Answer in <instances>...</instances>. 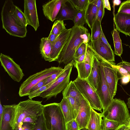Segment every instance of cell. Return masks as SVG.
Segmentation results:
<instances>
[{"label":"cell","mask_w":130,"mask_h":130,"mask_svg":"<svg viewBox=\"0 0 130 130\" xmlns=\"http://www.w3.org/2000/svg\"><path fill=\"white\" fill-rule=\"evenodd\" d=\"M96 5L97 8V12L100 9L102 3V0H95Z\"/></svg>","instance_id":"54"},{"label":"cell","mask_w":130,"mask_h":130,"mask_svg":"<svg viewBox=\"0 0 130 130\" xmlns=\"http://www.w3.org/2000/svg\"><path fill=\"white\" fill-rule=\"evenodd\" d=\"M98 60L99 62L100 78L98 89L96 92L101 103L103 110L102 113H103L107 110L112 103L113 99H112L110 96L105 79L102 66L99 59Z\"/></svg>","instance_id":"10"},{"label":"cell","mask_w":130,"mask_h":130,"mask_svg":"<svg viewBox=\"0 0 130 130\" xmlns=\"http://www.w3.org/2000/svg\"><path fill=\"white\" fill-rule=\"evenodd\" d=\"M85 13L86 10L79 11L73 21L74 26H83L86 23Z\"/></svg>","instance_id":"32"},{"label":"cell","mask_w":130,"mask_h":130,"mask_svg":"<svg viewBox=\"0 0 130 130\" xmlns=\"http://www.w3.org/2000/svg\"><path fill=\"white\" fill-rule=\"evenodd\" d=\"M115 48L114 54L120 56L122 54L123 49L121 40L119 36V32L116 28H114L111 33Z\"/></svg>","instance_id":"27"},{"label":"cell","mask_w":130,"mask_h":130,"mask_svg":"<svg viewBox=\"0 0 130 130\" xmlns=\"http://www.w3.org/2000/svg\"><path fill=\"white\" fill-rule=\"evenodd\" d=\"M91 108L84 98L80 100L79 111L75 119L79 125V130L87 128L90 116Z\"/></svg>","instance_id":"16"},{"label":"cell","mask_w":130,"mask_h":130,"mask_svg":"<svg viewBox=\"0 0 130 130\" xmlns=\"http://www.w3.org/2000/svg\"><path fill=\"white\" fill-rule=\"evenodd\" d=\"M118 12L130 14V0L123 2L119 8Z\"/></svg>","instance_id":"35"},{"label":"cell","mask_w":130,"mask_h":130,"mask_svg":"<svg viewBox=\"0 0 130 130\" xmlns=\"http://www.w3.org/2000/svg\"><path fill=\"white\" fill-rule=\"evenodd\" d=\"M15 6L11 0H6L5 2L1 12L2 28L10 35L24 38L26 36L27 29L17 22L15 13Z\"/></svg>","instance_id":"2"},{"label":"cell","mask_w":130,"mask_h":130,"mask_svg":"<svg viewBox=\"0 0 130 130\" xmlns=\"http://www.w3.org/2000/svg\"><path fill=\"white\" fill-rule=\"evenodd\" d=\"M35 127V124L28 122H24L22 125V130H34Z\"/></svg>","instance_id":"42"},{"label":"cell","mask_w":130,"mask_h":130,"mask_svg":"<svg viewBox=\"0 0 130 130\" xmlns=\"http://www.w3.org/2000/svg\"><path fill=\"white\" fill-rule=\"evenodd\" d=\"M62 111L66 123L76 117L70 104L66 98H63L59 103Z\"/></svg>","instance_id":"25"},{"label":"cell","mask_w":130,"mask_h":130,"mask_svg":"<svg viewBox=\"0 0 130 130\" xmlns=\"http://www.w3.org/2000/svg\"><path fill=\"white\" fill-rule=\"evenodd\" d=\"M71 28L68 39L56 60L59 63L66 65L74 62L75 53L78 47L83 43L88 44L91 41V35L84 26L74 25Z\"/></svg>","instance_id":"1"},{"label":"cell","mask_w":130,"mask_h":130,"mask_svg":"<svg viewBox=\"0 0 130 130\" xmlns=\"http://www.w3.org/2000/svg\"><path fill=\"white\" fill-rule=\"evenodd\" d=\"M66 130H79L78 124L75 119L66 123Z\"/></svg>","instance_id":"38"},{"label":"cell","mask_w":130,"mask_h":130,"mask_svg":"<svg viewBox=\"0 0 130 130\" xmlns=\"http://www.w3.org/2000/svg\"><path fill=\"white\" fill-rule=\"evenodd\" d=\"M1 65L5 71L14 81L19 82L24 75L22 70L13 59L9 56L1 53Z\"/></svg>","instance_id":"11"},{"label":"cell","mask_w":130,"mask_h":130,"mask_svg":"<svg viewBox=\"0 0 130 130\" xmlns=\"http://www.w3.org/2000/svg\"><path fill=\"white\" fill-rule=\"evenodd\" d=\"M35 125V127L34 130H48L43 113L38 117Z\"/></svg>","instance_id":"34"},{"label":"cell","mask_w":130,"mask_h":130,"mask_svg":"<svg viewBox=\"0 0 130 130\" xmlns=\"http://www.w3.org/2000/svg\"><path fill=\"white\" fill-rule=\"evenodd\" d=\"M58 35L50 33L47 38L52 44L55 40Z\"/></svg>","instance_id":"49"},{"label":"cell","mask_w":130,"mask_h":130,"mask_svg":"<svg viewBox=\"0 0 130 130\" xmlns=\"http://www.w3.org/2000/svg\"><path fill=\"white\" fill-rule=\"evenodd\" d=\"M62 71L54 74L45 79V85L52 84L56 80Z\"/></svg>","instance_id":"40"},{"label":"cell","mask_w":130,"mask_h":130,"mask_svg":"<svg viewBox=\"0 0 130 130\" xmlns=\"http://www.w3.org/2000/svg\"><path fill=\"white\" fill-rule=\"evenodd\" d=\"M126 130H129L128 128Z\"/></svg>","instance_id":"59"},{"label":"cell","mask_w":130,"mask_h":130,"mask_svg":"<svg viewBox=\"0 0 130 130\" xmlns=\"http://www.w3.org/2000/svg\"><path fill=\"white\" fill-rule=\"evenodd\" d=\"M119 125L116 122L103 117L102 122V130H115Z\"/></svg>","instance_id":"31"},{"label":"cell","mask_w":130,"mask_h":130,"mask_svg":"<svg viewBox=\"0 0 130 130\" xmlns=\"http://www.w3.org/2000/svg\"><path fill=\"white\" fill-rule=\"evenodd\" d=\"M63 70L59 67H52L30 76L21 84L19 92V95L21 97L28 95L31 89L37 83Z\"/></svg>","instance_id":"6"},{"label":"cell","mask_w":130,"mask_h":130,"mask_svg":"<svg viewBox=\"0 0 130 130\" xmlns=\"http://www.w3.org/2000/svg\"><path fill=\"white\" fill-rule=\"evenodd\" d=\"M72 5L79 11L86 10L90 0H68Z\"/></svg>","instance_id":"33"},{"label":"cell","mask_w":130,"mask_h":130,"mask_svg":"<svg viewBox=\"0 0 130 130\" xmlns=\"http://www.w3.org/2000/svg\"><path fill=\"white\" fill-rule=\"evenodd\" d=\"M103 2L104 8H106L108 10L110 11L111 8L109 1L103 0Z\"/></svg>","instance_id":"50"},{"label":"cell","mask_w":130,"mask_h":130,"mask_svg":"<svg viewBox=\"0 0 130 130\" xmlns=\"http://www.w3.org/2000/svg\"><path fill=\"white\" fill-rule=\"evenodd\" d=\"M17 105H4V113L0 122V130H13L11 122L15 114Z\"/></svg>","instance_id":"20"},{"label":"cell","mask_w":130,"mask_h":130,"mask_svg":"<svg viewBox=\"0 0 130 130\" xmlns=\"http://www.w3.org/2000/svg\"><path fill=\"white\" fill-rule=\"evenodd\" d=\"M102 113L97 112L92 108L87 128L89 130H102Z\"/></svg>","instance_id":"22"},{"label":"cell","mask_w":130,"mask_h":130,"mask_svg":"<svg viewBox=\"0 0 130 130\" xmlns=\"http://www.w3.org/2000/svg\"><path fill=\"white\" fill-rule=\"evenodd\" d=\"M42 113L48 130H66V122L59 103L43 105Z\"/></svg>","instance_id":"4"},{"label":"cell","mask_w":130,"mask_h":130,"mask_svg":"<svg viewBox=\"0 0 130 130\" xmlns=\"http://www.w3.org/2000/svg\"><path fill=\"white\" fill-rule=\"evenodd\" d=\"M101 22L96 18L92 26L91 30V41L97 40L101 37L102 30Z\"/></svg>","instance_id":"28"},{"label":"cell","mask_w":130,"mask_h":130,"mask_svg":"<svg viewBox=\"0 0 130 130\" xmlns=\"http://www.w3.org/2000/svg\"><path fill=\"white\" fill-rule=\"evenodd\" d=\"M87 44L84 43L81 45L75 52V58L86 53Z\"/></svg>","instance_id":"39"},{"label":"cell","mask_w":130,"mask_h":130,"mask_svg":"<svg viewBox=\"0 0 130 130\" xmlns=\"http://www.w3.org/2000/svg\"><path fill=\"white\" fill-rule=\"evenodd\" d=\"M15 13L17 22L22 27L26 28L27 25L24 13L17 6L15 5Z\"/></svg>","instance_id":"30"},{"label":"cell","mask_w":130,"mask_h":130,"mask_svg":"<svg viewBox=\"0 0 130 130\" xmlns=\"http://www.w3.org/2000/svg\"><path fill=\"white\" fill-rule=\"evenodd\" d=\"M66 98L68 100L70 104L76 118L79 109L80 103L72 97H68Z\"/></svg>","instance_id":"36"},{"label":"cell","mask_w":130,"mask_h":130,"mask_svg":"<svg viewBox=\"0 0 130 130\" xmlns=\"http://www.w3.org/2000/svg\"><path fill=\"white\" fill-rule=\"evenodd\" d=\"M62 94L63 98L70 97L74 99L79 103L80 100L84 98L72 81L70 82L62 91Z\"/></svg>","instance_id":"24"},{"label":"cell","mask_w":130,"mask_h":130,"mask_svg":"<svg viewBox=\"0 0 130 130\" xmlns=\"http://www.w3.org/2000/svg\"><path fill=\"white\" fill-rule=\"evenodd\" d=\"M121 1L119 0H114L113 1V6L114 7L116 5H119L121 3Z\"/></svg>","instance_id":"55"},{"label":"cell","mask_w":130,"mask_h":130,"mask_svg":"<svg viewBox=\"0 0 130 130\" xmlns=\"http://www.w3.org/2000/svg\"><path fill=\"white\" fill-rule=\"evenodd\" d=\"M117 65L125 69L130 74V62L122 61L117 63Z\"/></svg>","instance_id":"43"},{"label":"cell","mask_w":130,"mask_h":130,"mask_svg":"<svg viewBox=\"0 0 130 130\" xmlns=\"http://www.w3.org/2000/svg\"><path fill=\"white\" fill-rule=\"evenodd\" d=\"M92 50L94 53V56L92 67L90 73L86 80L96 91L98 89L100 78L99 62L96 54Z\"/></svg>","instance_id":"21"},{"label":"cell","mask_w":130,"mask_h":130,"mask_svg":"<svg viewBox=\"0 0 130 130\" xmlns=\"http://www.w3.org/2000/svg\"><path fill=\"white\" fill-rule=\"evenodd\" d=\"M86 53L75 58L74 64L75 63H80L83 62L85 58Z\"/></svg>","instance_id":"47"},{"label":"cell","mask_w":130,"mask_h":130,"mask_svg":"<svg viewBox=\"0 0 130 130\" xmlns=\"http://www.w3.org/2000/svg\"><path fill=\"white\" fill-rule=\"evenodd\" d=\"M79 130H89L86 127L80 129Z\"/></svg>","instance_id":"57"},{"label":"cell","mask_w":130,"mask_h":130,"mask_svg":"<svg viewBox=\"0 0 130 130\" xmlns=\"http://www.w3.org/2000/svg\"><path fill=\"white\" fill-rule=\"evenodd\" d=\"M51 85L48 84L45 85L35 91L30 93L28 95L29 99H32L34 98L39 96L43 92L47 90Z\"/></svg>","instance_id":"37"},{"label":"cell","mask_w":130,"mask_h":130,"mask_svg":"<svg viewBox=\"0 0 130 130\" xmlns=\"http://www.w3.org/2000/svg\"><path fill=\"white\" fill-rule=\"evenodd\" d=\"M130 37V34H129V35Z\"/></svg>","instance_id":"58"},{"label":"cell","mask_w":130,"mask_h":130,"mask_svg":"<svg viewBox=\"0 0 130 130\" xmlns=\"http://www.w3.org/2000/svg\"><path fill=\"white\" fill-rule=\"evenodd\" d=\"M101 38L102 42L106 45L109 48H111V45L108 43L103 32L102 30L101 31Z\"/></svg>","instance_id":"48"},{"label":"cell","mask_w":130,"mask_h":130,"mask_svg":"<svg viewBox=\"0 0 130 130\" xmlns=\"http://www.w3.org/2000/svg\"><path fill=\"white\" fill-rule=\"evenodd\" d=\"M127 128L124 124L119 125L115 130H126Z\"/></svg>","instance_id":"52"},{"label":"cell","mask_w":130,"mask_h":130,"mask_svg":"<svg viewBox=\"0 0 130 130\" xmlns=\"http://www.w3.org/2000/svg\"><path fill=\"white\" fill-rule=\"evenodd\" d=\"M90 43L87 44L86 56L84 61L74 64L77 70V77L82 79H87L90 73L92 67L94 53Z\"/></svg>","instance_id":"12"},{"label":"cell","mask_w":130,"mask_h":130,"mask_svg":"<svg viewBox=\"0 0 130 130\" xmlns=\"http://www.w3.org/2000/svg\"><path fill=\"white\" fill-rule=\"evenodd\" d=\"M121 79L122 84L124 85L127 84L130 81V74L122 77Z\"/></svg>","instance_id":"46"},{"label":"cell","mask_w":130,"mask_h":130,"mask_svg":"<svg viewBox=\"0 0 130 130\" xmlns=\"http://www.w3.org/2000/svg\"><path fill=\"white\" fill-rule=\"evenodd\" d=\"M97 10L95 0H90L86 9L85 17L86 23L91 29L93 24L97 17Z\"/></svg>","instance_id":"23"},{"label":"cell","mask_w":130,"mask_h":130,"mask_svg":"<svg viewBox=\"0 0 130 130\" xmlns=\"http://www.w3.org/2000/svg\"><path fill=\"white\" fill-rule=\"evenodd\" d=\"M74 62L66 65L61 73L54 82L39 96L48 100L52 97H56L70 83V75L74 65Z\"/></svg>","instance_id":"5"},{"label":"cell","mask_w":130,"mask_h":130,"mask_svg":"<svg viewBox=\"0 0 130 130\" xmlns=\"http://www.w3.org/2000/svg\"><path fill=\"white\" fill-rule=\"evenodd\" d=\"M42 102L29 99L17 104L15 115L11 122L13 130H22V121L25 117H38L42 114L43 105Z\"/></svg>","instance_id":"3"},{"label":"cell","mask_w":130,"mask_h":130,"mask_svg":"<svg viewBox=\"0 0 130 130\" xmlns=\"http://www.w3.org/2000/svg\"><path fill=\"white\" fill-rule=\"evenodd\" d=\"M116 67L121 76L122 77L130 74L127 71L122 67L116 65Z\"/></svg>","instance_id":"44"},{"label":"cell","mask_w":130,"mask_h":130,"mask_svg":"<svg viewBox=\"0 0 130 130\" xmlns=\"http://www.w3.org/2000/svg\"><path fill=\"white\" fill-rule=\"evenodd\" d=\"M66 29L63 21L57 20L54 23L50 33L59 35Z\"/></svg>","instance_id":"29"},{"label":"cell","mask_w":130,"mask_h":130,"mask_svg":"<svg viewBox=\"0 0 130 130\" xmlns=\"http://www.w3.org/2000/svg\"><path fill=\"white\" fill-rule=\"evenodd\" d=\"M71 29V28L63 30L52 44L51 62L56 61L58 59L61 51L68 39Z\"/></svg>","instance_id":"14"},{"label":"cell","mask_w":130,"mask_h":130,"mask_svg":"<svg viewBox=\"0 0 130 130\" xmlns=\"http://www.w3.org/2000/svg\"><path fill=\"white\" fill-rule=\"evenodd\" d=\"M52 48V43L47 37H44L41 39L40 45V53L45 60L49 62H51Z\"/></svg>","instance_id":"26"},{"label":"cell","mask_w":130,"mask_h":130,"mask_svg":"<svg viewBox=\"0 0 130 130\" xmlns=\"http://www.w3.org/2000/svg\"><path fill=\"white\" fill-rule=\"evenodd\" d=\"M24 13L27 25L32 27L35 31L39 26L36 0L24 1Z\"/></svg>","instance_id":"13"},{"label":"cell","mask_w":130,"mask_h":130,"mask_svg":"<svg viewBox=\"0 0 130 130\" xmlns=\"http://www.w3.org/2000/svg\"><path fill=\"white\" fill-rule=\"evenodd\" d=\"M127 128L130 130V116L124 123Z\"/></svg>","instance_id":"53"},{"label":"cell","mask_w":130,"mask_h":130,"mask_svg":"<svg viewBox=\"0 0 130 130\" xmlns=\"http://www.w3.org/2000/svg\"><path fill=\"white\" fill-rule=\"evenodd\" d=\"M93 50L102 64L110 93L111 98L113 99L116 93L118 82L121 79V76L114 62H108L105 60Z\"/></svg>","instance_id":"8"},{"label":"cell","mask_w":130,"mask_h":130,"mask_svg":"<svg viewBox=\"0 0 130 130\" xmlns=\"http://www.w3.org/2000/svg\"><path fill=\"white\" fill-rule=\"evenodd\" d=\"M107 119L116 122L119 125L124 124L130 116L124 101L119 99H113L106 111L102 113Z\"/></svg>","instance_id":"7"},{"label":"cell","mask_w":130,"mask_h":130,"mask_svg":"<svg viewBox=\"0 0 130 130\" xmlns=\"http://www.w3.org/2000/svg\"><path fill=\"white\" fill-rule=\"evenodd\" d=\"M73 81L81 94L89 102L91 107L102 113V106L99 97L96 91L87 80L77 77Z\"/></svg>","instance_id":"9"},{"label":"cell","mask_w":130,"mask_h":130,"mask_svg":"<svg viewBox=\"0 0 130 130\" xmlns=\"http://www.w3.org/2000/svg\"><path fill=\"white\" fill-rule=\"evenodd\" d=\"M4 108L1 104V102H0V122L1 121L3 115Z\"/></svg>","instance_id":"51"},{"label":"cell","mask_w":130,"mask_h":130,"mask_svg":"<svg viewBox=\"0 0 130 130\" xmlns=\"http://www.w3.org/2000/svg\"><path fill=\"white\" fill-rule=\"evenodd\" d=\"M45 85L44 80L40 81L32 87L31 90L29 93L35 91Z\"/></svg>","instance_id":"45"},{"label":"cell","mask_w":130,"mask_h":130,"mask_svg":"<svg viewBox=\"0 0 130 130\" xmlns=\"http://www.w3.org/2000/svg\"><path fill=\"white\" fill-rule=\"evenodd\" d=\"M114 22L117 30L125 34H130V14L118 12L114 17Z\"/></svg>","instance_id":"19"},{"label":"cell","mask_w":130,"mask_h":130,"mask_svg":"<svg viewBox=\"0 0 130 130\" xmlns=\"http://www.w3.org/2000/svg\"><path fill=\"white\" fill-rule=\"evenodd\" d=\"M127 105L128 106V108L130 109V97L128 98L127 99Z\"/></svg>","instance_id":"56"},{"label":"cell","mask_w":130,"mask_h":130,"mask_svg":"<svg viewBox=\"0 0 130 130\" xmlns=\"http://www.w3.org/2000/svg\"><path fill=\"white\" fill-rule=\"evenodd\" d=\"M105 13V8L103 0H102L100 7L97 12V18L101 22Z\"/></svg>","instance_id":"41"},{"label":"cell","mask_w":130,"mask_h":130,"mask_svg":"<svg viewBox=\"0 0 130 130\" xmlns=\"http://www.w3.org/2000/svg\"><path fill=\"white\" fill-rule=\"evenodd\" d=\"M64 0H52L43 4L42 10L44 15L48 20L53 22L60 9Z\"/></svg>","instance_id":"18"},{"label":"cell","mask_w":130,"mask_h":130,"mask_svg":"<svg viewBox=\"0 0 130 130\" xmlns=\"http://www.w3.org/2000/svg\"><path fill=\"white\" fill-rule=\"evenodd\" d=\"M90 44L94 51L104 59L108 62L115 61L113 51L102 42L101 38L95 41H91Z\"/></svg>","instance_id":"15"},{"label":"cell","mask_w":130,"mask_h":130,"mask_svg":"<svg viewBox=\"0 0 130 130\" xmlns=\"http://www.w3.org/2000/svg\"><path fill=\"white\" fill-rule=\"evenodd\" d=\"M79 11L72 5L68 0H64L55 20L63 21L70 20L73 22Z\"/></svg>","instance_id":"17"}]
</instances>
